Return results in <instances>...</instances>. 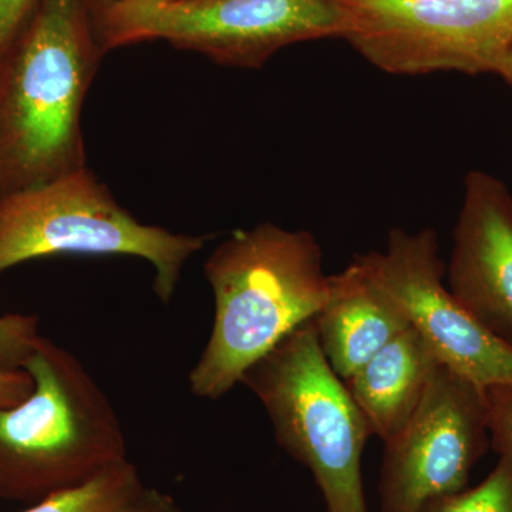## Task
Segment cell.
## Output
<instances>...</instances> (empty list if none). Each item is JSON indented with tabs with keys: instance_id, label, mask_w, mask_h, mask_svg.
Instances as JSON below:
<instances>
[{
	"instance_id": "6da1fadb",
	"label": "cell",
	"mask_w": 512,
	"mask_h": 512,
	"mask_svg": "<svg viewBox=\"0 0 512 512\" xmlns=\"http://www.w3.org/2000/svg\"><path fill=\"white\" fill-rule=\"evenodd\" d=\"M204 274L214 295V325L188 380L192 394L218 400L318 315L328 299L329 275L312 232L271 222L232 232L207 259Z\"/></svg>"
},
{
	"instance_id": "7a4b0ae2",
	"label": "cell",
	"mask_w": 512,
	"mask_h": 512,
	"mask_svg": "<svg viewBox=\"0 0 512 512\" xmlns=\"http://www.w3.org/2000/svg\"><path fill=\"white\" fill-rule=\"evenodd\" d=\"M99 60L84 0H40L0 57V200L86 167L83 104Z\"/></svg>"
},
{
	"instance_id": "3957f363",
	"label": "cell",
	"mask_w": 512,
	"mask_h": 512,
	"mask_svg": "<svg viewBox=\"0 0 512 512\" xmlns=\"http://www.w3.org/2000/svg\"><path fill=\"white\" fill-rule=\"evenodd\" d=\"M23 370L32 393L0 407V498L36 504L127 460L109 397L76 356L40 336Z\"/></svg>"
},
{
	"instance_id": "277c9868",
	"label": "cell",
	"mask_w": 512,
	"mask_h": 512,
	"mask_svg": "<svg viewBox=\"0 0 512 512\" xmlns=\"http://www.w3.org/2000/svg\"><path fill=\"white\" fill-rule=\"evenodd\" d=\"M241 383L264 406L279 446L311 471L326 512H367L362 456L372 433L323 355L313 319L249 367Z\"/></svg>"
},
{
	"instance_id": "5b68a950",
	"label": "cell",
	"mask_w": 512,
	"mask_h": 512,
	"mask_svg": "<svg viewBox=\"0 0 512 512\" xmlns=\"http://www.w3.org/2000/svg\"><path fill=\"white\" fill-rule=\"evenodd\" d=\"M207 241L138 221L87 165L0 200V274L43 256H137L153 265L154 292L168 303Z\"/></svg>"
},
{
	"instance_id": "8992f818",
	"label": "cell",
	"mask_w": 512,
	"mask_h": 512,
	"mask_svg": "<svg viewBox=\"0 0 512 512\" xmlns=\"http://www.w3.org/2000/svg\"><path fill=\"white\" fill-rule=\"evenodd\" d=\"M343 39L384 73L497 74L512 49V0H339Z\"/></svg>"
},
{
	"instance_id": "52a82bcc",
	"label": "cell",
	"mask_w": 512,
	"mask_h": 512,
	"mask_svg": "<svg viewBox=\"0 0 512 512\" xmlns=\"http://www.w3.org/2000/svg\"><path fill=\"white\" fill-rule=\"evenodd\" d=\"M101 47L165 40L239 69H261L279 50L340 37L339 0H168L120 19H100Z\"/></svg>"
},
{
	"instance_id": "ba28073f",
	"label": "cell",
	"mask_w": 512,
	"mask_h": 512,
	"mask_svg": "<svg viewBox=\"0 0 512 512\" xmlns=\"http://www.w3.org/2000/svg\"><path fill=\"white\" fill-rule=\"evenodd\" d=\"M488 441L484 390L439 363L416 412L384 441L382 512H440L467 490Z\"/></svg>"
},
{
	"instance_id": "9c48e42d",
	"label": "cell",
	"mask_w": 512,
	"mask_h": 512,
	"mask_svg": "<svg viewBox=\"0 0 512 512\" xmlns=\"http://www.w3.org/2000/svg\"><path fill=\"white\" fill-rule=\"evenodd\" d=\"M356 258L400 306L441 365L481 389L512 384V348L481 326L444 284L446 265L433 228H393L384 251Z\"/></svg>"
},
{
	"instance_id": "30bf717a",
	"label": "cell",
	"mask_w": 512,
	"mask_h": 512,
	"mask_svg": "<svg viewBox=\"0 0 512 512\" xmlns=\"http://www.w3.org/2000/svg\"><path fill=\"white\" fill-rule=\"evenodd\" d=\"M446 272L460 305L512 348V197L494 175L471 171L464 181Z\"/></svg>"
},
{
	"instance_id": "8fae6325",
	"label": "cell",
	"mask_w": 512,
	"mask_h": 512,
	"mask_svg": "<svg viewBox=\"0 0 512 512\" xmlns=\"http://www.w3.org/2000/svg\"><path fill=\"white\" fill-rule=\"evenodd\" d=\"M313 323L323 355L343 380L410 328L400 306L357 258L343 271L329 275L328 299Z\"/></svg>"
},
{
	"instance_id": "7c38bea8",
	"label": "cell",
	"mask_w": 512,
	"mask_h": 512,
	"mask_svg": "<svg viewBox=\"0 0 512 512\" xmlns=\"http://www.w3.org/2000/svg\"><path fill=\"white\" fill-rule=\"evenodd\" d=\"M437 365L426 340L410 326L343 382L370 433L384 443L416 412Z\"/></svg>"
},
{
	"instance_id": "4fadbf2b",
	"label": "cell",
	"mask_w": 512,
	"mask_h": 512,
	"mask_svg": "<svg viewBox=\"0 0 512 512\" xmlns=\"http://www.w3.org/2000/svg\"><path fill=\"white\" fill-rule=\"evenodd\" d=\"M143 487L137 467L124 460L87 483L50 495L23 512H116Z\"/></svg>"
},
{
	"instance_id": "5bb4252c",
	"label": "cell",
	"mask_w": 512,
	"mask_h": 512,
	"mask_svg": "<svg viewBox=\"0 0 512 512\" xmlns=\"http://www.w3.org/2000/svg\"><path fill=\"white\" fill-rule=\"evenodd\" d=\"M440 512H512V463L500 457L490 476L444 505Z\"/></svg>"
},
{
	"instance_id": "9a60e30c",
	"label": "cell",
	"mask_w": 512,
	"mask_h": 512,
	"mask_svg": "<svg viewBox=\"0 0 512 512\" xmlns=\"http://www.w3.org/2000/svg\"><path fill=\"white\" fill-rule=\"evenodd\" d=\"M37 329L39 318L35 315H0V372L23 370L39 342Z\"/></svg>"
},
{
	"instance_id": "2e32d148",
	"label": "cell",
	"mask_w": 512,
	"mask_h": 512,
	"mask_svg": "<svg viewBox=\"0 0 512 512\" xmlns=\"http://www.w3.org/2000/svg\"><path fill=\"white\" fill-rule=\"evenodd\" d=\"M483 390L491 446L512 463V384H494Z\"/></svg>"
},
{
	"instance_id": "e0dca14e",
	"label": "cell",
	"mask_w": 512,
	"mask_h": 512,
	"mask_svg": "<svg viewBox=\"0 0 512 512\" xmlns=\"http://www.w3.org/2000/svg\"><path fill=\"white\" fill-rule=\"evenodd\" d=\"M40 0H0V57L22 35Z\"/></svg>"
},
{
	"instance_id": "ac0fdd59",
	"label": "cell",
	"mask_w": 512,
	"mask_h": 512,
	"mask_svg": "<svg viewBox=\"0 0 512 512\" xmlns=\"http://www.w3.org/2000/svg\"><path fill=\"white\" fill-rule=\"evenodd\" d=\"M116 512H183L177 501L170 494L163 493L157 488H146L131 498L128 503Z\"/></svg>"
},
{
	"instance_id": "d6986e66",
	"label": "cell",
	"mask_w": 512,
	"mask_h": 512,
	"mask_svg": "<svg viewBox=\"0 0 512 512\" xmlns=\"http://www.w3.org/2000/svg\"><path fill=\"white\" fill-rule=\"evenodd\" d=\"M32 390L33 379L26 370L0 372V407L22 402Z\"/></svg>"
},
{
	"instance_id": "ffe728a7",
	"label": "cell",
	"mask_w": 512,
	"mask_h": 512,
	"mask_svg": "<svg viewBox=\"0 0 512 512\" xmlns=\"http://www.w3.org/2000/svg\"><path fill=\"white\" fill-rule=\"evenodd\" d=\"M168 0H107L100 8V19H120L136 15Z\"/></svg>"
},
{
	"instance_id": "44dd1931",
	"label": "cell",
	"mask_w": 512,
	"mask_h": 512,
	"mask_svg": "<svg viewBox=\"0 0 512 512\" xmlns=\"http://www.w3.org/2000/svg\"><path fill=\"white\" fill-rule=\"evenodd\" d=\"M497 74L498 76L503 77L504 82L512 89V49L508 52V55L504 57L503 63H501Z\"/></svg>"
}]
</instances>
